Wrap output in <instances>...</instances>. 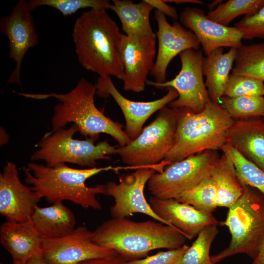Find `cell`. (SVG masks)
Masks as SVG:
<instances>
[{
    "instance_id": "cell-1",
    "label": "cell",
    "mask_w": 264,
    "mask_h": 264,
    "mask_svg": "<svg viewBox=\"0 0 264 264\" xmlns=\"http://www.w3.org/2000/svg\"><path fill=\"white\" fill-rule=\"evenodd\" d=\"M72 39L80 64L99 77L122 80V48L125 34L103 9H90L75 22Z\"/></svg>"
},
{
    "instance_id": "cell-2",
    "label": "cell",
    "mask_w": 264,
    "mask_h": 264,
    "mask_svg": "<svg viewBox=\"0 0 264 264\" xmlns=\"http://www.w3.org/2000/svg\"><path fill=\"white\" fill-rule=\"evenodd\" d=\"M93 240L128 262L145 258L154 250L179 248L188 239L175 227L155 220L111 218L93 231Z\"/></svg>"
},
{
    "instance_id": "cell-3",
    "label": "cell",
    "mask_w": 264,
    "mask_h": 264,
    "mask_svg": "<svg viewBox=\"0 0 264 264\" xmlns=\"http://www.w3.org/2000/svg\"><path fill=\"white\" fill-rule=\"evenodd\" d=\"M15 93L34 99L54 98L58 100L59 102L54 107L51 119L52 130L48 133L63 128L71 122L77 126L78 132L87 138L96 141L100 133H106L116 141L120 147L132 141L120 123L107 117L97 108L94 103L96 85L85 78L80 79L71 91L65 93Z\"/></svg>"
},
{
    "instance_id": "cell-4",
    "label": "cell",
    "mask_w": 264,
    "mask_h": 264,
    "mask_svg": "<svg viewBox=\"0 0 264 264\" xmlns=\"http://www.w3.org/2000/svg\"><path fill=\"white\" fill-rule=\"evenodd\" d=\"M121 167L109 166L86 169H75L65 164L53 167L33 162L23 167L24 181L42 198L50 203L68 200L84 209L101 210L102 205L96 195L105 194V184L88 187L87 180L104 171H117Z\"/></svg>"
},
{
    "instance_id": "cell-5",
    "label": "cell",
    "mask_w": 264,
    "mask_h": 264,
    "mask_svg": "<svg viewBox=\"0 0 264 264\" xmlns=\"http://www.w3.org/2000/svg\"><path fill=\"white\" fill-rule=\"evenodd\" d=\"M234 121L220 105L211 101L198 113L177 109L175 142L164 160L172 163L206 151L221 150Z\"/></svg>"
},
{
    "instance_id": "cell-6",
    "label": "cell",
    "mask_w": 264,
    "mask_h": 264,
    "mask_svg": "<svg viewBox=\"0 0 264 264\" xmlns=\"http://www.w3.org/2000/svg\"><path fill=\"white\" fill-rule=\"evenodd\" d=\"M242 185V196L228 208L226 220L222 222L231 234L229 244L211 256L213 264L242 253L254 259L264 236V195L254 188Z\"/></svg>"
},
{
    "instance_id": "cell-7",
    "label": "cell",
    "mask_w": 264,
    "mask_h": 264,
    "mask_svg": "<svg viewBox=\"0 0 264 264\" xmlns=\"http://www.w3.org/2000/svg\"><path fill=\"white\" fill-rule=\"evenodd\" d=\"M78 132L77 126L73 124L67 129L46 133L38 143L39 149L31 155V160H43L49 167L70 163L90 168L95 167L97 160H110V155L117 154L118 148L106 140L95 144L90 138H74Z\"/></svg>"
},
{
    "instance_id": "cell-8",
    "label": "cell",
    "mask_w": 264,
    "mask_h": 264,
    "mask_svg": "<svg viewBox=\"0 0 264 264\" xmlns=\"http://www.w3.org/2000/svg\"><path fill=\"white\" fill-rule=\"evenodd\" d=\"M177 126V109L167 106L141 133L125 146L118 147L123 163L133 169L160 163L173 147Z\"/></svg>"
},
{
    "instance_id": "cell-9",
    "label": "cell",
    "mask_w": 264,
    "mask_h": 264,
    "mask_svg": "<svg viewBox=\"0 0 264 264\" xmlns=\"http://www.w3.org/2000/svg\"><path fill=\"white\" fill-rule=\"evenodd\" d=\"M215 151H206L190 155L154 174L147 183L152 196L175 199L209 177L211 165L218 157Z\"/></svg>"
},
{
    "instance_id": "cell-10",
    "label": "cell",
    "mask_w": 264,
    "mask_h": 264,
    "mask_svg": "<svg viewBox=\"0 0 264 264\" xmlns=\"http://www.w3.org/2000/svg\"><path fill=\"white\" fill-rule=\"evenodd\" d=\"M171 164L164 160L156 165L141 167L119 177L118 183L109 181L105 184V195L112 197L114 200L110 210L111 218H127L134 213H140L165 223L153 211L145 198L144 189L156 171L160 172Z\"/></svg>"
},
{
    "instance_id": "cell-11",
    "label": "cell",
    "mask_w": 264,
    "mask_h": 264,
    "mask_svg": "<svg viewBox=\"0 0 264 264\" xmlns=\"http://www.w3.org/2000/svg\"><path fill=\"white\" fill-rule=\"evenodd\" d=\"M181 67L176 77L164 83L147 80L146 85L158 88L172 87L178 94L169 107L187 109L198 113L211 102L203 78V55L200 49H188L179 54Z\"/></svg>"
},
{
    "instance_id": "cell-12",
    "label": "cell",
    "mask_w": 264,
    "mask_h": 264,
    "mask_svg": "<svg viewBox=\"0 0 264 264\" xmlns=\"http://www.w3.org/2000/svg\"><path fill=\"white\" fill-rule=\"evenodd\" d=\"M28 1L19 0L7 16L0 20V31L9 42V57L15 63V67L7 84L21 86V70L23 59L27 51L37 46L39 36Z\"/></svg>"
},
{
    "instance_id": "cell-13",
    "label": "cell",
    "mask_w": 264,
    "mask_h": 264,
    "mask_svg": "<svg viewBox=\"0 0 264 264\" xmlns=\"http://www.w3.org/2000/svg\"><path fill=\"white\" fill-rule=\"evenodd\" d=\"M115 254L113 250L95 242L93 231L85 225L76 227L65 236L43 241V258L48 264H77Z\"/></svg>"
},
{
    "instance_id": "cell-14",
    "label": "cell",
    "mask_w": 264,
    "mask_h": 264,
    "mask_svg": "<svg viewBox=\"0 0 264 264\" xmlns=\"http://www.w3.org/2000/svg\"><path fill=\"white\" fill-rule=\"evenodd\" d=\"M96 94L102 97L111 96L120 108L125 119V132L133 140L142 132L145 122L154 112L176 99L178 94L172 87L161 98L151 101H134L123 96L115 87L111 77H99L95 84Z\"/></svg>"
},
{
    "instance_id": "cell-15",
    "label": "cell",
    "mask_w": 264,
    "mask_h": 264,
    "mask_svg": "<svg viewBox=\"0 0 264 264\" xmlns=\"http://www.w3.org/2000/svg\"><path fill=\"white\" fill-rule=\"evenodd\" d=\"M154 16L157 24L158 48L150 75L154 82L161 83L167 81V68L173 59L187 49H199L200 44L194 33L185 28L180 22L176 21L173 24H170L166 16L156 10Z\"/></svg>"
},
{
    "instance_id": "cell-16",
    "label": "cell",
    "mask_w": 264,
    "mask_h": 264,
    "mask_svg": "<svg viewBox=\"0 0 264 264\" xmlns=\"http://www.w3.org/2000/svg\"><path fill=\"white\" fill-rule=\"evenodd\" d=\"M156 53V37L124 35L122 48L124 90L135 93L144 90Z\"/></svg>"
},
{
    "instance_id": "cell-17",
    "label": "cell",
    "mask_w": 264,
    "mask_h": 264,
    "mask_svg": "<svg viewBox=\"0 0 264 264\" xmlns=\"http://www.w3.org/2000/svg\"><path fill=\"white\" fill-rule=\"evenodd\" d=\"M41 199L21 181L15 164L8 161L0 174V213L7 220H28Z\"/></svg>"
},
{
    "instance_id": "cell-18",
    "label": "cell",
    "mask_w": 264,
    "mask_h": 264,
    "mask_svg": "<svg viewBox=\"0 0 264 264\" xmlns=\"http://www.w3.org/2000/svg\"><path fill=\"white\" fill-rule=\"evenodd\" d=\"M179 20L194 33L206 55L218 48L238 49L243 45L242 35L236 27L225 26L210 20L200 8H185L180 13Z\"/></svg>"
},
{
    "instance_id": "cell-19",
    "label": "cell",
    "mask_w": 264,
    "mask_h": 264,
    "mask_svg": "<svg viewBox=\"0 0 264 264\" xmlns=\"http://www.w3.org/2000/svg\"><path fill=\"white\" fill-rule=\"evenodd\" d=\"M149 202L154 213L165 224L176 228L188 240L197 237L208 225H222V222L218 220L212 214L200 211L175 198L164 199L152 196Z\"/></svg>"
},
{
    "instance_id": "cell-20",
    "label": "cell",
    "mask_w": 264,
    "mask_h": 264,
    "mask_svg": "<svg viewBox=\"0 0 264 264\" xmlns=\"http://www.w3.org/2000/svg\"><path fill=\"white\" fill-rule=\"evenodd\" d=\"M43 239L30 219L21 222L6 220L0 227V242L13 263L22 264L43 257Z\"/></svg>"
},
{
    "instance_id": "cell-21",
    "label": "cell",
    "mask_w": 264,
    "mask_h": 264,
    "mask_svg": "<svg viewBox=\"0 0 264 264\" xmlns=\"http://www.w3.org/2000/svg\"><path fill=\"white\" fill-rule=\"evenodd\" d=\"M264 171V121L259 118L234 120L226 142Z\"/></svg>"
},
{
    "instance_id": "cell-22",
    "label": "cell",
    "mask_w": 264,
    "mask_h": 264,
    "mask_svg": "<svg viewBox=\"0 0 264 264\" xmlns=\"http://www.w3.org/2000/svg\"><path fill=\"white\" fill-rule=\"evenodd\" d=\"M236 54V48H231L224 53L223 47H220L203 58L202 67L203 74L206 77L205 85L213 103L220 105Z\"/></svg>"
},
{
    "instance_id": "cell-23",
    "label": "cell",
    "mask_w": 264,
    "mask_h": 264,
    "mask_svg": "<svg viewBox=\"0 0 264 264\" xmlns=\"http://www.w3.org/2000/svg\"><path fill=\"white\" fill-rule=\"evenodd\" d=\"M30 220L44 239L63 237L76 228L74 214L62 202H55L45 207L37 205Z\"/></svg>"
},
{
    "instance_id": "cell-24",
    "label": "cell",
    "mask_w": 264,
    "mask_h": 264,
    "mask_svg": "<svg viewBox=\"0 0 264 264\" xmlns=\"http://www.w3.org/2000/svg\"><path fill=\"white\" fill-rule=\"evenodd\" d=\"M110 9L118 17L126 35L156 37L150 20L154 8L145 0L137 3L130 0H113Z\"/></svg>"
},
{
    "instance_id": "cell-25",
    "label": "cell",
    "mask_w": 264,
    "mask_h": 264,
    "mask_svg": "<svg viewBox=\"0 0 264 264\" xmlns=\"http://www.w3.org/2000/svg\"><path fill=\"white\" fill-rule=\"evenodd\" d=\"M210 177L217 189L218 207L229 208L242 196L243 186L240 183L231 158L223 153L212 163Z\"/></svg>"
},
{
    "instance_id": "cell-26",
    "label": "cell",
    "mask_w": 264,
    "mask_h": 264,
    "mask_svg": "<svg viewBox=\"0 0 264 264\" xmlns=\"http://www.w3.org/2000/svg\"><path fill=\"white\" fill-rule=\"evenodd\" d=\"M232 74L264 81V43L242 45L237 49Z\"/></svg>"
},
{
    "instance_id": "cell-27",
    "label": "cell",
    "mask_w": 264,
    "mask_h": 264,
    "mask_svg": "<svg viewBox=\"0 0 264 264\" xmlns=\"http://www.w3.org/2000/svg\"><path fill=\"white\" fill-rule=\"evenodd\" d=\"M175 199L180 202L189 204L200 211L210 214H212L218 207L216 186L210 176L183 192Z\"/></svg>"
},
{
    "instance_id": "cell-28",
    "label": "cell",
    "mask_w": 264,
    "mask_h": 264,
    "mask_svg": "<svg viewBox=\"0 0 264 264\" xmlns=\"http://www.w3.org/2000/svg\"><path fill=\"white\" fill-rule=\"evenodd\" d=\"M221 150L233 161L237 177L241 184L254 188L264 195V171L242 156L227 143Z\"/></svg>"
},
{
    "instance_id": "cell-29",
    "label": "cell",
    "mask_w": 264,
    "mask_h": 264,
    "mask_svg": "<svg viewBox=\"0 0 264 264\" xmlns=\"http://www.w3.org/2000/svg\"><path fill=\"white\" fill-rule=\"evenodd\" d=\"M264 5V0H229L206 15L210 20L228 26L238 16L253 15Z\"/></svg>"
},
{
    "instance_id": "cell-30",
    "label": "cell",
    "mask_w": 264,
    "mask_h": 264,
    "mask_svg": "<svg viewBox=\"0 0 264 264\" xmlns=\"http://www.w3.org/2000/svg\"><path fill=\"white\" fill-rule=\"evenodd\" d=\"M220 105L234 120L257 118L264 111V97L242 96H222Z\"/></svg>"
},
{
    "instance_id": "cell-31",
    "label": "cell",
    "mask_w": 264,
    "mask_h": 264,
    "mask_svg": "<svg viewBox=\"0 0 264 264\" xmlns=\"http://www.w3.org/2000/svg\"><path fill=\"white\" fill-rule=\"evenodd\" d=\"M218 226L210 225L203 228L181 256L178 264H213L210 250L219 233Z\"/></svg>"
},
{
    "instance_id": "cell-32",
    "label": "cell",
    "mask_w": 264,
    "mask_h": 264,
    "mask_svg": "<svg viewBox=\"0 0 264 264\" xmlns=\"http://www.w3.org/2000/svg\"><path fill=\"white\" fill-rule=\"evenodd\" d=\"M28 5L31 11L42 6L54 8L64 16L74 14L81 9H110L111 4L107 0H30Z\"/></svg>"
},
{
    "instance_id": "cell-33",
    "label": "cell",
    "mask_w": 264,
    "mask_h": 264,
    "mask_svg": "<svg viewBox=\"0 0 264 264\" xmlns=\"http://www.w3.org/2000/svg\"><path fill=\"white\" fill-rule=\"evenodd\" d=\"M223 96L228 97L242 96L264 97V81L247 76L231 73Z\"/></svg>"
},
{
    "instance_id": "cell-34",
    "label": "cell",
    "mask_w": 264,
    "mask_h": 264,
    "mask_svg": "<svg viewBox=\"0 0 264 264\" xmlns=\"http://www.w3.org/2000/svg\"><path fill=\"white\" fill-rule=\"evenodd\" d=\"M242 33V39H264V5L256 13L244 16L235 24Z\"/></svg>"
},
{
    "instance_id": "cell-35",
    "label": "cell",
    "mask_w": 264,
    "mask_h": 264,
    "mask_svg": "<svg viewBox=\"0 0 264 264\" xmlns=\"http://www.w3.org/2000/svg\"><path fill=\"white\" fill-rule=\"evenodd\" d=\"M188 247L184 244L178 248L167 249L142 259L128 261L126 264H178Z\"/></svg>"
},
{
    "instance_id": "cell-36",
    "label": "cell",
    "mask_w": 264,
    "mask_h": 264,
    "mask_svg": "<svg viewBox=\"0 0 264 264\" xmlns=\"http://www.w3.org/2000/svg\"><path fill=\"white\" fill-rule=\"evenodd\" d=\"M154 8L165 16H167L175 20L178 19V16L176 9L165 2L164 0H145Z\"/></svg>"
},
{
    "instance_id": "cell-37",
    "label": "cell",
    "mask_w": 264,
    "mask_h": 264,
    "mask_svg": "<svg viewBox=\"0 0 264 264\" xmlns=\"http://www.w3.org/2000/svg\"><path fill=\"white\" fill-rule=\"evenodd\" d=\"M127 261L117 254L113 256L88 260L77 264H126Z\"/></svg>"
},
{
    "instance_id": "cell-38",
    "label": "cell",
    "mask_w": 264,
    "mask_h": 264,
    "mask_svg": "<svg viewBox=\"0 0 264 264\" xmlns=\"http://www.w3.org/2000/svg\"><path fill=\"white\" fill-rule=\"evenodd\" d=\"M252 264H264V236L259 244L258 253Z\"/></svg>"
},
{
    "instance_id": "cell-39",
    "label": "cell",
    "mask_w": 264,
    "mask_h": 264,
    "mask_svg": "<svg viewBox=\"0 0 264 264\" xmlns=\"http://www.w3.org/2000/svg\"><path fill=\"white\" fill-rule=\"evenodd\" d=\"M0 264H5L3 263H0ZM11 264H48L44 259L43 257H36L29 259L28 261L24 263H13Z\"/></svg>"
},
{
    "instance_id": "cell-40",
    "label": "cell",
    "mask_w": 264,
    "mask_h": 264,
    "mask_svg": "<svg viewBox=\"0 0 264 264\" xmlns=\"http://www.w3.org/2000/svg\"><path fill=\"white\" fill-rule=\"evenodd\" d=\"M166 2H173L176 4L193 3L197 4H203L204 3L200 0H164Z\"/></svg>"
},
{
    "instance_id": "cell-41",
    "label": "cell",
    "mask_w": 264,
    "mask_h": 264,
    "mask_svg": "<svg viewBox=\"0 0 264 264\" xmlns=\"http://www.w3.org/2000/svg\"><path fill=\"white\" fill-rule=\"evenodd\" d=\"M222 0H215L214 1H213V2H212L211 3H210L209 5H208V8L210 10V11H212L213 10V8L217 5H220V4H221V2H222Z\"/></svg>"
},
{
    "instance_id": "cell-42",
    "label": "cell",
    "mask_w": 264,
    "mask_h": 264,
    "mask_svg": "<svg viewBox=\"0 0 264 264\" xmlns=\"http://www.w3.org/2000/svg\"><path fill=\"white\" fill-rule=\"evenodd\" d=\"M262 117H263V119H264V113H263V115H262Z\"/></svg>"
}]
</instances>
